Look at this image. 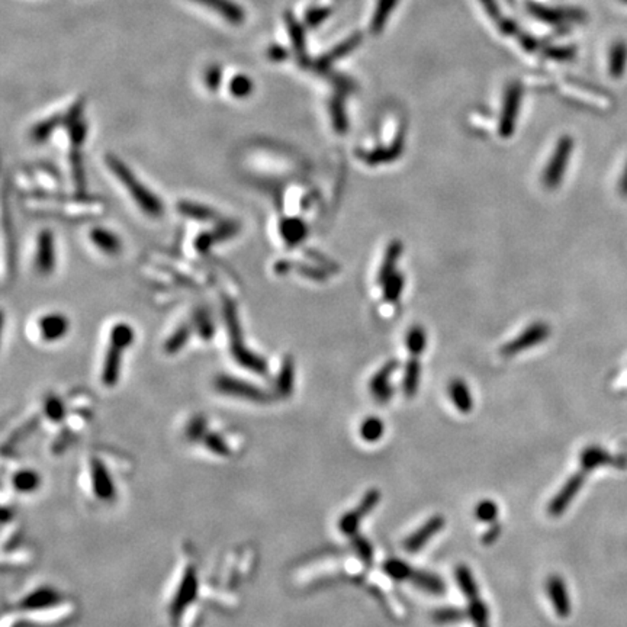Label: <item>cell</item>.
<instances>
[{
	"label": "cell",
	"mask_w": 627,
	"mask_h": 627,
	"mask_svg": "<svg viewBox=\"0 0 627 627\" xmlns=\"http://www.w3.org/2000/svg\"><path fill=\"white\" fill-rule=\"evenodd\" d=\"M105 161L108 169L130 192L132 200L141 208V211L153 218H158L163 215L165 212L163 202H161L158 196L154 192H151L143 181L135 176V173L124 163L123 160L113 154H108L105 157Z\"/></svg>",
	"instance_id": "1"
},
{
	"label": "cell",
	"mask_w": 627,
	"mask_h": 627,
	"mask_svg": "<svg viewBox=\"0 0 627 627\" xmlns=\"http://www.w3.org/2000/svg\"><path fill=\"white\" fill-rule=\"evenodd\" d=\"M222 312H224V319L227 324L228 338H230V350L233 357L238 365L246 368L254 373L266 375L268 373V363L261 356L252 352L246 343L242 341V329L240 324V317L237 303L231 298H224L222 302Z\"/></svg>",
	"instance_id": "2"
},
{
	"label": "cell",
	"mask_w": 627,
	"mask_h": 627,
	"mask_svg": "<svg viewBox=\"0 0 627 627\" xmlns=\"http://www.w3.org/2000/svg\"><path fill=\"white\" fill-rule=\"evenodd\" d=\"M572 151H574V138L571 135L560 137L555 146L552 157L549 158L548 166L543 170L542 181L546 189L553 191L562 184Z\"/></svg>",
	"instance_id": "3"
},
{
	"label": "cell",
	"mask_w": 627,
	"mask_h": 627,
	"mask_svg": "<svg viewBox=\"0 0 627 627\" xmlns=\"http://www.w3.org/2000/svg\"><path fill=\"white\" fill-rule=\"evenodd\" d=\"M551 336V327L546 322L537 321L530 324L523 333H520L514 340L509 341L507 345H504L501 349L502 356H516L521 352L529 350L533 346L540 345L544 340H548Z\"/></svg>",
	"instance_id": "4"
},
{
	"label": "cell",
	"mask_w": 627,
	"mask_h": 627,
	"mask_svg": "<svg viewBox=\"0 0 627 627\" xmlns=\"http://www.w3.org/2000/svg\"><path fill=\"white\" fill-rule=\"evenodd\" d=\"M215 388L222 392L227 394L231 397H237V398H242L247 401H254V402H265L269 399V395L263 391L261 388H259L257 385H253V383L238 379L235 376H228V375H219L215 379Z\"/></svg>",
	"instance_id": "5"
},
{
	"label": "cell",
	"mask_w": 627,
	"mask_h": 627,
	"mask_svg": "<svg viewBox=\"0 0 627 627\" xmlns=\"http://www.w3.org/2000/svg\"><path fill=\"white\" fill-rule=\"evenodd\" d=\"M523 97V89L520 83H511L504 96V105L499 116L498 132L502 138H509L516 131L517 118L520 112V104Z\"/></svg>",
	"instance_id": "6"
},
{
	"label": "cell",
	"mask_w": 627,
	"mask_h": 627,
	"mask_svg": "<svg viewBox=\"0 0 627 627\" xmlns=\"http://www.w3.org/2000/svg\"><path fill=\"white\" fill-rule=\"evenodd\" d=\"M379 501H380L379 490H375V488L369 490L365 495H363L360 504L357 505L356 509H353L350 513H346L345 516L340 518V523H338L340 532L343 535L350 536V537L357 535V530H359V525H360L361 520L365 518L371 511L375 510V507L379 504Z\"/></svg>",
	"instance_id": "7"
},
{
	"label": "cell",
	"mask_w": 627,
	"mask_h": 627,
	"mask_svg": "<svg viewBox=\"0 0 627 627\" xmlns=\"http://www.w3.org/2000/svg\"><path fill=\"white\" fill-rule=\"evenodd\" d=\"M585 476H586V474L584 471H579V472L574 474L572 476H570L568 481L562 485L559 492L549 502L548 511L552 517H560L566 511V509L570 507L574 498L578 495V492L584 487Z\"/></svg>",
	"instance_id": "8"
},
{
	"label": "cell",
	"mask_w": 627,
	"mask_h": 627,
	"mask_svg": "<svg viewBox=\"0 0 627 627\" xmlns=\"http://www.w3.org/2000/svg\"><path fill=\"white\" fill-rule=\"evenodd\" d=\"M240 230H241V226L237 221H233V219L219 221L211 231H205L196 237L195 249L199 253L205 254L211 250V247L214 244H216V242H222V241L234 238L240 233Z\"/></svg>",
	"instance_id": "9"
},
{
	"label": "cell",
	"mask_w": 627,
	"mask_h": 627,
	"mask_svg": "<svg viewBox=\"0 0 627 627\" xmlns=\"http://www.w3.org/2000/svg\"><path fill=\"white\" fill-rule=\"evenodd\" d=\"M528 11L532 16L537 18L539 21L549 25H562L565 22H579L582 21L584 13L578 9L568 8H551L539 4H528Z\"/></svg>",
	"instance_id": "10"
},
{
	"label": "cell",
	"mask_w": 627,
	"mask_h": 627,
	"mask_svg": "<svg viewBox=\"0 0 627 627\" xmlns=\"http://www.w3.org/2000/svg\"><path fill=\"white\" fill-rule=\"evenodd\" d=\"M35 268L41 275H50L55 269L54 234L51 230H43L36 237Z\"/></svg>",
	"instance_id": "11"
},
{
	"label": "cell",
	"mask_w": 627,
	"mask_h": 627,
	"mask_svg": "<svg viewBox=\"0 0 627 627\" xmlns=\"http://www.w3.org/2000/svg\"><path fill=\"white\" fill-rule=\"evenodd\" d=\"M546 593H548L555 613L562 619L570 617L572 612L571 597L568 594V590H566L565 581L559 575H551L548 578V581H546Z\"/></svg>",
	"instance_id": "12"
},
{
	"label": "cell",
	"mask_w": 627,
	"mask_h": 627,
	"mask_svg": "<svg viewBox=\"0 0 627 627\" xmlns=\"http://www.w3.org/2000/svg\"><path fill=\"white\" fill-rule=\"evenodd\" d=\"M38 330L44 341L54 343L67 336L70 330V321L62 312H50L38 319Z\"/></svg>",
	"instance_id": "13"
},
{
	"label": "cell",
	"mask_w": 627,
	"mask_h": 627,
	"mask_svg": "<svg viewBox=\"0 0 627 627\" xmlns=\"http://www.w3.org/2000/svg\"><path fill=\"white\" fill-rule=\"evenodd\" d=\"M581 471L588 474L600 467H617L621 468L626 464V460L621 457H614L609 452L600 446H588L585 448L579 456Z\"/></svg>",
	"instance_id": "14"
},
{
	"label": "cell",
	"mask_w": 627,
	"mask_h": 627,
	"mask_svg": "<svg viewBox=\"0 0 627 627\" xmlns=\"http://www.w3.org/2000/svg\"><path fill=\"white\" fill-rule=\"evenodd\" d=\"M444 528V517L433 516L424 523L418 530H415L411 536L404 540V549L410 553L420 552L424 546L427 544L441 529Z\"/></svg>",
	"instance_id": "15"
},
{
	"label": "cell",
	"mask_w": 627,
	"mask_h": 627,
	"mask_svg": "<svg viewBox=\"0 0 627 627\" xmlns=\"http://www.w3.org/2000/svg\"><path fill=\"white\" fill-rule=\"evenodd\" d=\"M398 361L395 360H390L388 363H385L371 379L369 382V391L373 395V398L380 402L385 404L388 402L392 395H394V388L390 383V379L392 376V373L398 369Z\"/></svg>",
	"instance_id": "16"
},
{
	"label": "cell",
	"mask_w": 627,
	"mask_h": 627,
	"mask_svg": "<svg viewBox=\"0 0 627 627\" xmlns=\"http://www.w3.org/2000/svg\"><path fill=\"white\" fill-rule=\"evenodd\" d=\"M283 18H285V25H287L289 39L292 43V47H294V51H295V55L298 58L299 64L308 66L310 57H308V50H307V38H305V28H303V24H301L295 18V15L289 11L285 12Z\"/></svg>",
	"instance_id": "17"
},
{
	"label": "cell",
	"mask_w": 627,
	"mask_h": 627,
	"mask_svg": "<svg viewBox=\"0 0 627 627\" xmlns=\"http://www.w3.org/2000/svg\"><path fill=\"white\" fill-rule=\"evenodd\" d=\"M360 43H361V34H353V35H350L349 38L343 39V41H341L340 44H337L336 47H333L329 53L322 54V55L317 60V62H315L314 67H315L318 71H329L330 67H331L336 62H338V60H341L343 57H346V55L352 54V53L359 47Z\"/></svg>",
	"instance_id": "18"
},
{
	"label": "cell",
	"mask_w": 627,
	"mask_h": 627,
	"mask_svg": "<svg viewBox=\"0 0 627 627\" xmlns=\"http://www.w3.org/2000/svg\"><path fill=\"white\" fill-rule=\"evenodd\" d=\"M127 347L109 341V347L105 354V361L102 368V382L105 387H115L119 379L120 365H123V354Z\"/></svg>",
	"instance_id": "19"
},
{
	"label": "cell",
	"mask_w": 627,
	"mask_h": 627,
	"mask_svg": "<svg viewBox=\"0 0 627 627\" xmlns=\"http://www.w3.org/2000/svg\"><path fill=\"white\" fill-rule=\"evenodd\" d=\"M193 2L215 11L231 25H241L246 21V11L234 0H193Z\"/></svg>",
	"instance_id": "20"
},
{
	"label": "cell",
	"mask_w": 627,
	"mask_h": 627,
	"mask_svg": "<svg viewBox=\"0 0 627 627\" xmlns=\"http://www.w3.org/2000/svg\"><path fill=\"white\" fill-rule=\"evenodd\" d=\"M279 233L288 247H296L308 237V226L303 219L296 216L282 218L279 222Z\"/></svg>",
	"instance_id": "21"
},
{
	"label": "cell",
	"mask_w": 627,
	"mask_h": 627,
	"mask_svg": "<svg viewBox=\"0 0 627 627\" xmlns=\"http://www.w3.org/2000/svg\"><path fill=\"white\" fill-rule=\"evenodd\" d=\"M89 238L95 244V247H97L100 252H104L109 256L118 254L120 249H123V241H120V238L115 233L104 227L92 228L89 233Z\"/></svg>",
	"instance_id": "22"
},
{
	"label": "cell",
	"mask_w": 627,
	"mask_h": 627,
	"mask_svg": "<svg viewBox=\"0 0 627 627\" xmlns=\"http://www.w3.org/2000/svg\"><path fill=\"white\" fill-rule=\"evenodd\" d=\"M410 582L414 586H417V588H420L421 591L432 594V595L441 597L446 594V584H444V581L433 572L421 571V570L414 571Z\"/></svg>",
	"instance_id": "23"
},
{
	"label": "cell",
	"mask_w": 627,
	"mask_h": 627,
	"mask_svg": "<svg viewBox=\"0 0 627 627\" xmlns=\"http://www.w3.org/2000/svg\"><path fill=\"white\" fill-rule=\"evenodd\" d=\"M448 392H449L452 402L455 404V407L457 408V411H460L463 414H468L472 411L474 399H472V395H471L469 387L467 385V382L462 379L450 380Z\"/></svg>",
	"instance_id": "24"
},
{
	"label": "cell",
	"mask_w": 627,
	"mask_h": 627,
	"mask_svg": "<svg viewBox=\"0 0 627 627\" xmlns=\"http://www.w3.org/2000/svg\"><path fill=\"white\" fill-rule=\"evenodd\" d=\"M402 151H404V139H402V135H399L391 146L379 147L373 151H369L365 156V160L368 165H387V163H391V161L399 158Z\"/></svg>",
	"instance_id": "25"
},
{
	"label": "cell",
	"mask_w": 627,
	"mask_h": 627,
	"mask_svg": "<svg viewBox=\"0 0 627 627\" xmlns=\"http://www.w3.org/2000/svg\"><path fill=\"white\" fill-rule=\"evenodd\" d=\"M295 382V361L292 356H287L283 359L277 378H276V392L280 397H289L294 391Z\"/></svg>",
	"instance_id": "26"
},
{
	"label": "cell",
	"mask_w": 627,
	"mask_h": 627,
	"mask_svg": "<svg viewBox=\"0 0 627 627\" xmlns=\"http://www.w3.org/2000/svg\"><path fill=\"white\" fill-rule=\"evenodd\" d=\"M177 211L186 218L202 222H209L218 218V212L214 208L192 200H180L177 204Z\"/></svg>",
	"instance_id": "27"
},
{
	"label": "cell",
	"mask_w": 627,
	"mask_h": 627,
	"mask_svg": "<svg viewBox=\"0 0 627 627\" xmlns=\"http://www.w3.org/2000/svg\"><path fill=\"white\" fill-rule=\"evenodd\" d=\"M401 254H402V242L399 240L391 241L387 252H385V256H383L382 265H380V269L378 273V280L380 285L391 275H394L397 272V265H398V260H399Z\"/></svg>",
	"instance_id": "28"
},
{
	"label": "cell",
	"mask_w": 627,
	"mask_h": 627,
	"mask_svg": "<svg viewBox=\"0 0 627 627\" xmlns=\"http://www.w3.org/2000/svg\"><path fill=\"white\" fill-rule=\"evenodd\" d=\"M399 0H378L373 16L371 19V32L373 35H379L387 27L388 19L392 15V11L397 8Z\"/></svg>",
	"instance_id": "29"
},
{
	"label": "cell",
	"mask_w": 627,
	"mask_h": 627,
	"mask_svg": "<svg viewBox=\"0 0 627 627\" xmlns=\"http://www.w3.org/2000/svg\"><path fill=\"white\" fill-rule=\"evenodd\" d=\"M455 577L460 593L468 601L479 597V586L467 565H457L455 570Z\"/></svg>",
	"instance_id": "30"
},
{
	"label": "cell",
	"mask_w": 627,
	"mask_h": 627,
	"mask_svg": "<svg viewBox=\"0 0 627 627\" xmlns=\"http://www.w3.org/2000/svg\"><path fill=\"white\" fill-rule=\"evenodd\" d=\"M58 125H64L63 115H53L47 119L39 120L31 128V139L36 144H43L53 135V132L58 128Z\"/></svg>",
	"instance_id": "31"
},
{
	"label": "cell",
	"mask_w": 627,
	"mask_h": 627,
	"mask_svg": "<svg viewBox=\"0 0 627 627\" xmlns=\"http://www.w3.org/2000/svg\"><path fill=\"white\" fill-rule=\"evenodd\" d=\"M192 326L193 330L199 334V337L205 341H209L215 334V326L211 318V314L204 307H199L195 310L192 315Z\"/></svg>",
	"instance_id": "32"
},
{
	"label": "cell",
	"mask_w": 627,
	"mask_h": 627,
	"mask_svg": "<svg viewBox=\"0 0 627 627\" xmlns=\"http://www.w3.org/2000/svg\"><path fill=\"white\" fill-rule=\"evenodd\" d=\"M420 379H421V365L417 357H413L406 366V373H404L402 379V391L406 397L413 398L415 397L418 388H420Z\"/></svg>",
	"instance_id": "33"
},
{
	"label": "cell",
	"mask_w": 627,
	"mask_h": 627,
	"mask_svg": "<svg viewBox=\"0 0 627 627\" xmlns=\"http://www.w3.org/2000/svg\"><path fill=\"white\" fill-rule=\"evenodd\" d=\"M609 71L614 78H620L627 66V46L624 41H617L612 46L609 55Z\"/></svg>",
	"instance_id": "34"
},
{
	"label": "cell",
	"mask_w": 627,
	"mask_h": 627,
	"mask_svg": "<svg viewBox=\"0 0 627 627\" xmlns=\"http://www.w3.org/2000/svg\"><path fill=\"white\" fill-rule=\"evenodd\" d=\"M193 331H195V330H193L192 322H191V324H181L180 327H177V329L169 336V338L166 340V343H165V352H166L167 354H176V353H179L181 349H184V347L188 345V341H189V338H191V336H192Z\"/></svg>",
	"instance_id": "35"
},
{
	"label": "cell",
	"mask_w": 627,
	"mask_h": 627,
	"mask_svg": "<svg viewBox=\"0 0 627 627\" xmlns=\"http://www.w3.org/2000/svg\"><path fill=\"white\" fill-rule=\"evenodd\" d=\"M58 600V595L51 591L50 588H44V590H38L32 594H29L28 597H25L21 602V607L25 610H41V609H47L48 605L54 604Z\"/></svg>",
	"instance_id": "36"
},
{
	"label": "cell",
	"mask_w": 627,
	"mask_h": 627,
	"mask_svg": "<svg viewBox=\"0 0 627 627\" xmlns=\"http://www.w3.org/2000/svg\"><path fill=\"white\" fill-rule=\"evenodd\" d=\"M382 571L394 581H410L414 570L411 566L397 558H390L382 565Z\"/></svg>",
	"instance_id": "37"
},
{
	"label": "cell",
	"mask_w": 627,
	"mask_h": 627,
	"mask_svg": "<svg viewBox=\"0 0 627 627\" xmlns=\"http://www.w3.org/2000/svg\"><path fill=\"white\" fill-rule=\"evenodd\" d=\"M330 115L331 123L334 127V131L338 134H345L349 127V119L346 116V108L343 97L340 95H336L330 102Z\"/></svg>",
	"instance_id": "38"
},
{
	"label": "cell",
	"mask_w": 627,
	"mask_h": 627,
	"mask_svg": "<svg viewBox=\"0 0 627 627\" xmlns=\"http://www.w3.org/2000/svg\"><path fill=\"white\" fill-rule=\"evenodd\" d=\"M467 613L474 627H490V609L479 597L469 601Z\"/></svg>",
	"instance_id": "39"
},
{
	"label": "cell",
	"mask_w": 627,
	"mask_h": 627,
	"mask_svg": "<svg viewBox=\"0 0 627 627\" xmlns=\"http://www.w3.org/2000/svg\"><path fill=\"white\" fill-rule=\"evenodd\" d=\"M406 345L413 357H420L427 346V334L424 329L420 326L410 329L406 337Z\"/></svg>",
	"instance_id": "40"
},
{
	"label": "cell",
	"mask_w": 627,
	"mask_h": 627,
	"mask_svg": "<svg viewBox=\"0 0 627 627\" xmlns=\"http://www.w3.org/2000/svg\"><path fill=\"white\" fill-rule=\"evenodd\" d=\"M383 433H385V424L379 417H368L360 426V436L361 439L368 443L378 441Z\"/></svg>",
	"instance_id": "41"
},
{
	"label": "cell",
	"mask_w": 627,
	"mask_h": 627,
	"mask_svg": "<svg viewBox=\"0 0 627 627\" xmlns=\"http://www.w3.org/2000/svg\"><path fill=\"white\" fill-rule=\"evenodd\" d=\"M228 90H230V95L234 96L235 99H246V97L252 96V93L254 90V83L247 74L240 73V74H235L234 77H231V80L228 82Z\"/></svg>",
	"instance_id": "42"
},
{
	"label": "cell",
	"mask_w": 627,
	"mask_h": 627,
	"mask_svg": "<svg viewBox=\"0 0 627 627\" xmlns=\"http://www.w3.org/2000/svg\"><path fill=\"white\" fill-rule=\"evenodd\" d=\"M70 165H71L73 180H74V185H76L77 191L85 192V189H86V173H85V166H83V154H82V151L76 150V149H71Z\"/></svg>",
	"instance_id": "43"
},
{
	"label": "cell",
	"mask_w": 627,
	"mask_h": 627,
	"mask_svg": "<svg viewBox=\"0 0 627 627\" xmlns=\"http://www.w3.org/2000/svg\"><path fill=\"white\" fill-rule=\"evenodd\" d=\"M333 13L331 5H317L311 6L305 16H303V25L308 28H318L322 22H326Z\"/></svg>",
	"instance_id": "44"
},
{
	"label": "cell",
	"mask_w": 627,
	"mask_h": 627,
	"mask_svg": "<svg viewBox=\"0 0 627 627\" xmlns=\"http://www.w3.org/2000/svg\"><path fill=\"white\" fill-rule=\"evenodd\" d=\"M134 340H135V331L130 324H127V322H116V324L111 329L109 341L118 343V345L128 349L134 343Z\"/></svg>",
	"instance_id": "45"
},
{
	"label": "cell",
	"mask_w": 627,
	"mask_h": 627,
	"mask_svg": "<svg viewBox=\"0 0 627 627\" xmlns=\"http://www.w3.org/2000/svg\"><path fill=\"white\" fill-rule=\"evenodd\" d=\"M382 285H383V296H385V299L390 302H397L399 299V296L402 295L404 285H406V279H404L402 273L395 272L385 282H383Z\"/></svg>",
	"instance_id": "46"
},
{
	"label": "cell",
	"mask_w": 627,
	"mask_h": 627,
	"mask_svg": "<svg viewBox=\"0 0 627 627\" xmlns=\"http://www.w3.org/2000/svg\"><path fill=\"white\" fill-rule=\"evenodd\" d=\"M468 616L463 610L457 609V607H441L432 613V619L437 624H452L463 620Z\"/></svg>",
	"instance_id": "47"
},
{
	"label": "cell",
	"mask_w": 627,
	"mask_h": 627,
	"mask_svg": "<svg viewBox=\"0 0 627 627\" xmlns=\"http://www.w3.org/2000/svg\"><path fill=\"white\" fill-rule=\"evenodd\" d=\"M352 543H353V548H354L359 559L366 566L373 565L375 552H373V546L371 544V542L360 535H354L352 537Z\"/></svg>",
	"instance_id": "48"
},
{
	"label": "cell",
	"mask_w": 627,
	"mask_h": 627,
	"mask_svg": "<svg viewBox=\"0 0 627 627\" xmlns=\"http://www.w3.org/2000/svg\"><path fill=\"white\" fill-rule=\"evenodd\" d=\"M69 131V137H70V143H71V149L76 150H82L86 137H88V124L85 119H80L77 123L71 124L67 127Z\"/></svg>",
	"instance_id": "49"
},
{
	"label": "cell",
	"mask_w": 627,
	"mask_h": 627,
	"mask_svg": "<svg viewBox=\"0 0 627 627\" xmlns=\"http://www.w3.org/2000/svg\"><path fill=\"white\" fill-rule=\"evenodd\" d=\"M475 517L482 523H495L498 517V505L491 499H483L475 507Z\"/></svg>",
	"instance_id": "50"
},
{
	"label": "cell",
	"mask_w": 627,
	"mask_h": 627,
	"mask_svg": "<svg viewBox=\"0 0 627 627\" xmlns=\"http://www.w3.org/2000/svg\"><path fill=\"white\" fill-rule=\"evenodd\" d=\"M204 82L208 90L216 92L222 83V67L219 64H211L204 74Z\"/></svg>",
	"instance_id": "51"
},
{
	"label": "cell",
	"mask_w": 627,
	"mask_h": 627,
	"mask_svg": "<svg viewBox=\"0 0 627 627\" xmlns=\"http://www.w3.org/2000/svg\"><path fill=\"white\" fill-rule=\"evenodd\" d=\"M36 481H38V478H36L35 474L28 472V471H22V472H19V474L15 475L13 485H15L18 491L27 492V491H32L36 487Z\"/></svg>",
	"instance_id": "52"
},
{
	"label": "cell",
	"mask_w": 627,
	"mask_h": 627,
	"mask_svg": "<svg viewBox=\"0 0 627 627\" xmlns=\"http://www.w3.org/2000/svg\"><path fill=\"white\" fill-rule=\"evenodd\" d=\"M83 112H85V99L80 97L77 99L76 102L67 109V112L63 115L64 118V127L67 128L69 125L77 123V120L83 119Z\"/></svg>",
	"instance_id": "53"
},
{
	"label": "cell",
	"mask_w": 627,
	"mask_h": 627,
	"mask_svg": "<svg viewBox=\"0 0 627 627\" xmlns=\"http://www.w3.org/2000/svg\"><path fill=\"white\" fill-rule=\"evenodd\" d=\"M575 54V48L574 47H568V46H558V47H549L546 50V55L552 60H556V62H565V60H571Z\"/></svg>",
	"instance_id": "54"
},
{
	"label": "cell",
	"mask_w": 627,
	"mask_h": 627,
	"mask_svg": "<svg viewBox=\"0 0 627 627\" xmlns=\"http://www.w3.org/2000/svg\"><path fill=\"white\" fill-rule=\"evenodd\" d=\"M295 269L303 275L305 277L311 279V280H317V282H324L327 277V273L322 270L321 268H315V266H308V265H296L295 263Z\"/></svg>",
	"instance_id": "55"
},
{
	"label": "cell",
	"mask_w": 627,
	"mask_h": 627,
	"mask_svg": "<svg viewBox=\"0 0 627 627\" xmlns=\"http://www.w3.org/2000/svg\"><path fill=\"white\" fill-rule=\"evenodd\" d=\"M46 413L51 420H62L64 414V406L63 402L55 397H50L46 402Z\"/></svg>",
	"instance_id": "56"
},
{
	"label": "cell",
	"mask_w": 627,
	"mask_h": 627,
	"mask_svg": "<svg viewBox=\"0 0 627 627\" xmlns=\"http://www.w3.org/2000/svg\"><path fill=\"white\" fill-rule=\"evenodd\" d=\"M266 55L269 57V60H272V62L282 63V62H285V60L289 57V51L283 46H280V44H272L268 48Z\"/></svg>",
	"instance_id": "57"
},
{
	"label": "cell",
	"mask_w": 627,
	"mask_h": 627,
	"mask_svg": "<svg viewBox=\"0 0 627 627\" xmlns=\"http://www.w3.org/2000/svg\"><path fill=\"white\" fill-rule=\"evenodd\" d=\"M481 5L483 6V9H485V12H487V15L498 25L499 21L502 19V15H501V11L498 8L497 0H481Z\"/></svg>",
	"instance_id": "58"
},
{
	"label": "cell",
	"mask_w": 627,
	"mask_h": 627,
	"mask_svg": "<svg viewBox=\"0 0 627 627\" xmlns=\"http://www.w3.org/2000/svg\"><path fill=\"white\" fill-rule=\"evenodd\" d=\"M501 532H502L501 524H498V523H491V525L488 528V530L485 532L483 536H482V543H483V544H492L494 542H497V540L499 539Z\"/></svg>",
	"instance_id": "59"
},
{
	"label": "cell",
	"mask_w": 627,
	"mask_h": 627,
	"mask_svg": "<svg viewBox=\"0 0 627 627\" xmlns=\"http://www.w3.org/2000/svg\"><path fill=\"white\" fill-rule=\"evenodd\" d=\"M520 44H521V48H524L525 51H529V53H533V51H536L539 48L537 39L533 38V36H529V35H521Z\"/></svg>",
	"instance_id": "60"
},
{
	"label": "cell",
	"mask_w": 627,
	"mask_h": 627,
	"mask_svg": "<svg viewBox=\"0 0 627 627\" xmlns=\"http://www.w3.org/2000/svg\"><path fill=\"white\" fill-rule=\"evenodd\" d=\"M292 269H295V263L291 260H279L275 263V272L277 275H287Z\"/></svg>",
	"instance_id": "61"
},
{
	"label": "cell",
	"mask_w": 627,
	"mask_h": 627,
	"mask_svg": "<svg viewBox=\"0 0 627 627\" xmlns=\"http://www.w3.org/2000/svg\"><path fill=\"white\" fill-rule=\"evenodd\" d=\"M620 192L623 196H627V165H626V169H624L621 180H620Z\"/></svg>",
	"instance_id": "62"
},
{
	"label": "cell",
	"mask_w": 627,
	"mask_h": 627,
	"mask_svg": "<svg viewBox=\"0 0 627 627\" xmlns=\"http://www.w3.org/2000/svg\"><path fill=\"white\" fill-rule=\"evenodd\" d=\"M621 2H623V4H627V0H621Z\"/></svg>",
	"instance_id": "63"
}]
</instances>
